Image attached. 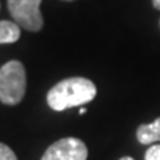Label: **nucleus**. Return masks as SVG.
I'll return each mask as SVG.
<instances>
[{
  "label": "nucleus",
  "instance_id": "2",
  "mask_svg": "<svg viewBox=\"0 0 160 160\" xmlns=\"http://www.w3.org/2000/svg\"><path fill=\"white\" fill-rule=\"evenodd\" d=\"M27 88V74L22 62L17 59L0 68V101L6 105H17L22 101Z\"/></svg>",
  "mask_w": 160,
  "mask_h": 160
},
{
  "label": "nucleus",
  "instance_id": "7",
  "mask_svg": "<svg viewBox=\"0 0 160 160\" xmlns=\"http://www.w3.org/2000/svg\"><path fill=\"white\" fill-rule=\"evenodd\" d=\"M0 160H18V159L11 147L0 142Z\"/></svg>",
  "mask_w": 160,
  "mask_h": 160
},
{
  "label": "nucleus",
  "instance_id": "8",
  "mask_svg": "<svg viewBox=\"0 0 160 160\" xmlns=\"http://www.w3.org/2000/svg\"><path fill=\"white\" fill-rule=\"evenodd\" d=\"M145 160H160V144H153L145 153Z\"/></svg>",
  "mask_w": 160,
  "mask_h": 160
},
{
  "label": "nucleus",
  "instance_id": "1",
  "mask_svg": "<svg viewBox=\"0 0 160 160\" xmlns=\"http://www.w3.org/2000/svg\"><path fill=\"white\" fill-rule=\"evenodd\" d=\"M97 97V86L85 77L64 79L48 92V105L55 111L79 107L91 102Z\"/></svg>",
  "mask_w": 160,
  "mask_h": 160
},
{
  "label": "nucleus",
  "instance_id": "5",
  "mask_svg": "<svg viewBox=\"0 0 160 160\" xmlns=\"http://www.w3.org/2000/svg\"><path fill=\"white\" fill-rule=\"evenodd\" d=\"M137 138L141 144L153 145L154 142L160 141V117L150 123V125H139L137 129Z\"/></svg>",
  "mask_w": 160,
  "mask_h": 160
},
{
  "label": "nucleus",
  "instance_id": "3",
  "mask_svg": "<svg viewBox=\"0 0 160 160\" xmlns=\"http://www.w3.org/2000/svg\"><path fill=\"white\" fill-rule=\"evenodd\" d=\"M40 3L42 0H8V8L18 25L28 31H39L43 27Z\"/></svg>",
  "mask_w": 160,
  "mask_h": 160
},
{
  "label": "nucleus",
  "instance_id": "10",
  "mask_svg": "<svg viewBox=\"0 0 160 160\" xmlns=\"http://www.w3.org/2000/svg\"><path fill=\"white\" fill-rule=\"evenodd\" d=\"M120 160H135L133 157H129V156H125V157H122Z\"/></svg>",
  "mask_w": 160,
  "mask_h": 160
},
{
  "label": "nucleus",
  "instance_id": "6",
  "mask_svg": "<svg viewBox=\"0 0 160 160\" xmlns=\"http://www.w3.org/2000/svg\"><path fill=\"white\" fill-rule=\"evenodd\" d=\"M21 37L19 25L12 21H0V45L15 43Z\"/></svg>",
  "mask_w": 160,
  "mask_h": 160
},
{
  "label": "nucleus",
  "instance_id": "9",
  "mask_svg": "<svg viewBox=\"0 0 160 160\" xmlns=\"http://www.w3.org/2000/svg\"><path fill=\"white\" fill-rule=\"evenodd\" d=\"M151 2H153V6H154L156 9L160 11V0H151Z\"/></svg>",
  "mask_w": 160,
  "mask_h": 160
},
{
  "label": "nucleus",
  "instance_id": "11",
  "mask_svg": "<svg viewBox=\"0 0 160 160\" xmlns=\"http://www.w3.org/2000/svg\"><path fill=\"white\" fill-rule=\"evenodd\" d=\"M86 113V108H80V114H85Z\"/></svg>",
  "mask_w": 160,
  "mask_h": 160
},
{
  "label": "nucleus",
  "instance_id": "4",
  "mask_svg": "<svg viewBox=\"0 0 160 160\" xmlns=\"http://www.w3.org/2000/svg\"><path fill=\"white\" fill-rule=\"evenodd\" d=\"M88 147L79 138H62L52 144L40 160H86Z\"/></svg>",
  "mask_w": 160,
  "mask_h": 160
}]
</instances>
